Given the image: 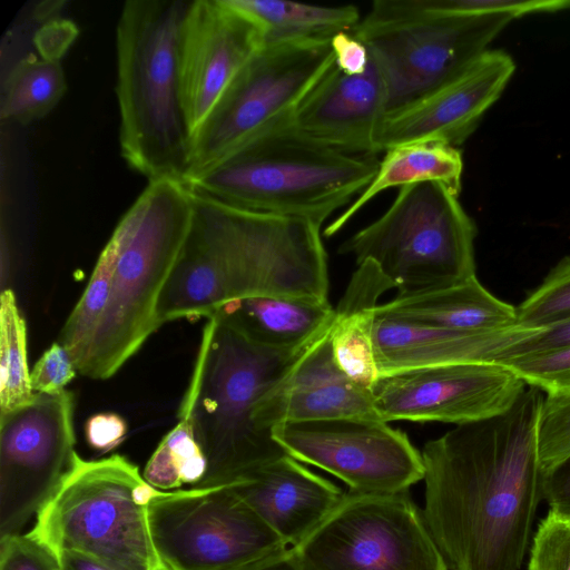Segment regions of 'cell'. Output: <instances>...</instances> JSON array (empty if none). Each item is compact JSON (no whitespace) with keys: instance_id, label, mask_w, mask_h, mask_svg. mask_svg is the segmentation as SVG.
<instances>
[{"instance_id":"603a6c76","label":"cell","mask_w":570,"mask_h":570,"mask_svg":"<svg viewBox=\"0 0 570 570\" xmlns=\"http://www.w3.org/2000/svg\"><path fill=\"white\" fill-rule=\"evenodd\" d=\"M420 324L462 332H487L517 325V309L492 295L476 276L451 286L396 295L376 307Z\"/></svg>"},{"instance_id":"4dcf8cb0","label":"cell","mask_w":570,"mask_h":570,"mask_svg":"<svg viewBox=\"0 0 570 570\" xmlns=\"http://www.w3.org/2000/svg\"><path fill=\"white\" fill-rule=\"evenodd\" d=\"M517 324L547 327L570 318V256L562 258L518 306Z\"/></svg>"},{"instance_id":"1f68e13d","label":"cell","mask_w":570,"mask_h":570,"mask_svg":"<svg viewBox=\"0 0 570 570\" xmlns=\"http://www.w3.org/2000/svg\"><path fill=\"white\" fill-rule=\"evenodd\" d=\"M537 445L541 471L570 455V392L543 396L538 419Z\"/></svg>"},{"instance_id":"d6a6232c","label":"cell","mask_w":570,"mask_h":570,"mask_svg":"<svg viewBox=\"0 0 570 570\" xmlns=\"http://www.w3.org/2000/svg\"><path fill=\"white\" fill-rule=\"evenodd\" d=\"M528 570H570V518L549 511L540 521Z\"/></svg>"},{"instance_id":"7402d4cb","label":"cell","mask_w":570,"mask_h":570,"mask_svg":"<svg viewBox=\"0 0 570 570\" xmlns=\"http://www.w3.org/2000/svg\"><path fill=\"white\" fill-rule=\"evenodd\" d=\"M214 314L261 346L299 351L312 345L330 328L335 307L328 299L262 295L230 301Z\"/></svg>"},{"instance_id":"d6986e66","label":"cell","mask_w":570,"mask_h":570,"mask_svg":"<svg viewBox=\"0 0 570 570\" xmlns=\"http://www.w3.org/2000/svg\"><path fill=\"white\" fill-rule=\"evenodd\" d=\"M230 487L289 548L317 528L345 494L291 455L258 468Z\"/></svg>"},{"instance_id":"9a60e30c","label":"cell","mask_w":570,"mask_h":570,"mask_svg":"<svg viewBox=\"0 0 570 570\" xmlns=\"http://www.w3.org/2000/svg\"><path fill=\"white\" fill-rule=\"evenodd\" d=\"M262 46L257 27L229 0L189 1L181 27L180 79L193 137Z\"/></svg>"},{"instance_id":"d4e9b609","label":"cell","mask_w":570,"mask_h":570,"mask_svg":"<svg viewBox=\"0 0 570 570\" xmlns=\"http://www.w3.org/2000/svg\"><path fill=\"white\" fill-rule=\"evenodd\" d=\"M463 159L458 147L435 141L405 142L384 151L370 185L324 229V236L337 234L367 203L382 191L413 184L436 181L459 196Z\"/></svg>"},{"instance_id":"ab89813d","label":"cell","mask_w":570,"mask_h":570,"mask_svg":"<svg viewBox=\"0 0 570 570\" xmlns=\"http://www.w3.org/2000/svg\"><path fill=\"white\" fill-rule=\"evenodd\" d=\"M542 499L550 512L570 518V455L542 471Z\"/></svg>"},{"instance_id":"b9f144b4","label":"cell","mask_w":570,"mask_h":570,"mask_svg":"<svg viewBox=\"0 0 570 570\" xmlns=\"http://www.w3.org/2000/svg\"><path fill=\"white\" fill-rule=\"evenodd\" d=\"M77 33L78 30L71 21H48L35 35V43L39 56L50 60H60Z\"/></svg>"},{"instance_id":"2e32d148","label":"cell","mask_w":570,"mask_h":570,"mask_svg":"<svg viewBox=\"0 0 570 570\" xmlns=\"http://www.w3.org/2000/svg\"><path fill=\"white\" fill-rule=\"evenodd\" d=\"M514 70L509 53L489 49L452 81L387 116L379 135L377 154L421 140L460 146L499 99Z\"/></svg>"},{"instance_id":"6da1fadb","label":"cell","mask_w":570,"mask_h":570,"mask_svg":"<svg viewBox=\"0 0 570 570\" xmlns=\"http://www.w3.org/2000/svg\"><path fill=\"white\" fill-rule=\"evenodd\" d=\"M542 391L425 443L423 519L448 570H520L542 499Z\"/></svg>"},{"instance_id":"ba28073f","label":"cell","mask_w":570,"mask_h":570,"mask_svg":"<svg viewBox=\"0 0 570 570\" xmlns=\"http://www.w3.org/2000/svg\"><path fill=\"white\" fill-rule=\"evenodd\" d=\"M444 185L401 187L390 207L338 248L357 265L373 262L399 295L451 286L475 276L476 227Z\"/></svg>"},{"instance_id":"836d02e7","label":"cell","mask_w":570,"mask_h":570,"mask_svg":"<svg viewBox=\"0 0 570 570\" xmlns=\"http://www.w3.org/2000/svg\"><path fill=\"white\" fill-rule=\"evenodd\" d=\"M523 382L546 394L570 392V348L508 361L503 364Z\"/></svg>"},{"instance_id":"e575fe53","label":"cell","mask_w":570,"mask_h":570,"mask_svg":"<svg viewBox=\"0 0 570 570\" xmlns=\"http://www.w3.org/2000/svg\"><path fill=\"white\" fill-rule=\"evenodd\" d=\"M0 570H61L58 554L28 533L0 537Z\"/></svg>"},{"instance_id":"ac0fdd59","label":"cell","mask_w":570,"mask_h":570,"mask_svg":"<svg viewBox=\"0 0 570 570\" xmlns=\"http://www.w3.org/2000/svg\"><path fill=\"white\" fill-rule=\"evenodd\" d=\"M330 331L331 326L261 400L254 415L259 429L272 431L286 422L379 417L370 391L353 383L337 366Z\"/></svg>"},{"instance_id":"7c38bea8","label":"cell","mask_w":570,"mask_h":570,"mask_svg":"<svg viewBox=\"0 0 570 570\" xmlns=\"http://www.w3.org/2000/svg\"><path fill=\"white\" fill-rule=\"evenodd\" d=\"M75 397L69 390L36 393L0 413V537L20 533L71 471Z\"/></svg>"},{"instance_id":"4316f807","label":"cell","mask_w":570,"mask_h":570,"mask_svg":"<svg viewBox=\"0 0 570 570\" xmlns=\"http://www.w3.org/2000/svg\"><path fill=\"white\" fill-rule=\"evenodd\" d=\"M67 90L60 60L30 53L20 58L1 85L2 121L29 124L48 115Z\"/></svg>"},{"instance_id":"cb8c5ba5","label":"cell","mask_w":570,"mask_h":570,"mask_svg":"<svg viewBox=\"0 0 570 570\" xmlns=\"http://www.w3.org/2000/svg\"><path fill=\"white\" fill-rule=\"evenodd\" d=\"M393 288L371 261L357 265L335 307L331 344L340 370L356 385L368 390L379 377L373 345V325L379 297Z\"/></svg>"},{"instance_id":"52a82bcc","label":"cell","mask_w":570,"mask_h":570,"mask_svg":"<svg viewBox=\"0 0 570 570\" xmlns=\"http://www.w3.org/2000/svg\"><path fill=\"white\" fill-rule=\"evenodd\" d=\"M517 18L448 12L428 0H376L352 32L381 71L390 116L462 75Z\"/></svg>"},{"instance_id":"8fae6325","label":"cell","mask_w":570,"mask_h":570,"mask_svg":"<svg viewBox=\"0 0 570 570\" xmlns=\"http://www.w3.org/2000/svg\"><path fill=\"white\" fill-rule=\"evenodd\" d=\"M303 570H448L406 493H345L292 548Z\"/></svg>"},{"instance_id":"74e56055","label":"cell","mask_w":570,"mask_h":570,"mask_svg":"<svg viewBox=\"0 0 570 570\" xmlns=\"http://www.w3.org/2000/svg\"><path fill=\"white\" fill-rule=\"evenodd\" d=\"M77 372L69 352L60 343L55 342L31 370L32 390L46 394L61 392L75 379Z\"/></svg>"},{"instance_id":"d590c367","label":"cell","mask_w":570,"mask_h":570,"mask_svg":"<svg viewBox=\"0 0 570 570\" xmlns=\"http://www.w3.org/2000/svg\"><path fill=\"white\" fill-rule=\"evenodd\" d=\"M566 348H570V318L547 327L528 328L503 348L493 363L503 364L511 360L550 354Z\"/></svg>"},{"instance_id":"f1b7e54d","label":"cell","mask_w":570,"mask_h":570,"mask_svg":"<svg viewBox=\"0 0 570 570\" xmlns=\"http://www.w3.org/2000/svg\"><path fill=\"white\" fill-rule=\"evenodd\" d=\"M115 254L107 243L102 248L90 279L58 336L71 355L77 371L85 362L95 335L106 314L112 284Z\"/></svg>"},{"instance_id":"60d3db41","label":"cell","mask_w":570,"mask_h":570,"mask_svg":"<svg viewBox=\"0 0 570 570\" xmlns=\"http://www.w3.org/2000/svg\"><path fill=\"white\" fill-rule=\"evenodd\" d=\"M334 63L342 72L363 73L371 60L367 47L352 32L341 31L331 39Z\"/></svg>"},{"instance_id":"e0dca14e","label":"cell","mask_w":570,"mask_h":570,"mask_svg":"<svg viewBox=\"0 0 570 570\" xmlns=\"http://www.w3.org/2000/svg\"><path fill=\"white\" fill-rule=\"evenodd\" d=\"M386 117L385 82L371 58L366 70L355 76L342 72L334 63L295 109L291 124L328 147L376 155Z\"/></svg>"},{"instance_id":"484cf974","label":"cell","mask_w":570,"mask_h":570,"mask_svg":"<svg viewBox=\"0 0 570 570\" xmlns=\"http://www.w3.org/2000/svg\"><path fill=\"white\" fill-rule=\"evenodd\" d=\"M257 27L263 45L331 40L360 22L357 7L315 6L282 0H229Z\"/></svg>"},{"instance_id":"f35d334b","label":"cell","mask_w":570,"mask_h":570,"mask_svg":"<svg viewBox=\"0 0 570 570\" xmlns=\"http://www.w3.org/2000/svg\"><path fill=\"white\" fill-rule=\"evenodd\" d=\"M127 433L126 421L117 413H98L85 425L86 440L91 449L106 453L117 448Z\"/></svg>"},{"instance_id":"277c9868","label":"cell","mask_w":570,"mask_h":570,"mask_svg":"<svg viewBox=\"0 0 570 570\" xmlns=\"http://www.w3.org/2000/svg\"><path fill=\"white\" fill-rule=\"evenodd\" d=\"M375 155L341 151L283 119L189 177L196 194L250 212L318 227L347 207L379 169Z\"/></svg>"},{"instance_id":"3957f363","label":"cell","mask_w":570,"mask_h":570,"mask_svg":"<svg viewBox=\"0 0 570 570\" xmlns=\"http://www.w3.org/2000/svg\"><path fill=\"white\" fill-rule=\"evenodd\" d=\"M189 0H128L116 29L120 154L148 181L189 173L193 134L180 79Z\"/></svg>"},{"instance_id":"8992f818","label":"cell","mask_w":570,"mask_h":570,"mask_svg":"<svg viewBox=\"0 0 570 570\" xmlns=\"http://www.w3.org/2000/svg\"><path fill=\"white\" fill-rule=\"evenodd\" d=\"M157 491L122 455L78 454L29 532L56 553L77 552L109 570H164L148 520Z\"/></svg>"},{"instance_id":"83f0119b","label":"cell","mask_w":570,"mask_h":570,"mask_svg":"<svg viewBox=\"0 0 570 570\" xmlns=\"http://www.w3.org/2000/svg\"><path fill=\"white\" fill-rule=\"evenodd\" d=\"M27 345L26 321L14 293L7 288L0 298V413L23 406L35 397Z\"/></svg>"},{"instance_id":"44dd1931","label":"cell","mask_w":570,"mask_h":570,"mask_svg":"<svg viewBox=\"0 0 570 570\" xmlns=\"http://www.w3.org/2000/svg\"><path fill=\"white\" fill-rule=\"evenodd\" d=\"M190 229L159 297L160 326L180 318H208L229 301L225 272L203 198L194 193Z\"/></svg>"},{"instance_id":"f546056e","label":"cell","mask_w":570,"mask_h":570,"mask_svg":"<svg viewBox=\"0 0 570 570\" xmlns=\"http://www.w3.org/2000/svg\"><path fill=\"white\" fill-rule=\"evenodd\" d=\"M178 423L163 438L142 472L154 488L170 491L183 484L195 487L204 478L206 458L187 414L178 413Z\"/></svg>"},{"instance_id":"30bf717a","label":"cell","mask_w":570,"mask_h":570,"mask_svg":"<svg viewBox=\"0 0 570 570\" xmlns=\"http://www.w3.org/2000/svg\"><path fill=\"white\" fill-rule=\"evenodd\" d=\"M148 520L164 570H228L289 548L230 485L158 490Z\"/></svg>"},{"instance_id":"9c48e42d","label":"cell","mask_w":570,"mask_h":570,"mask_svg":"<svg viewBox=\"0 0 570 570\" xmlns=\"http://www.w3.org/2000/svg\"><path fill=\"white\" fill-rule=\"evenodd\" d=\"M333 65L331 40L263 45L195 132L185 181L242 142L292 117Z\"/></svg>"},{"instance_id":"7a4b0ae2","label":"cell","mask_w":570,"mask_h":570,"mask_svg":"<svg viewBox=\"0 0 570 570\" xmlns=\"http://www.w3.org/2000/svg\"><path fill=\"white\" fill-rule=\"evenodd\" d=\"M312 345L299 351L267 348L219 315L207 318L179 409L189 416L207 462L204 478L194 488L234 484L288 455L272 431L257 426L254 415L261 400Z\"/></svg>"},{"instance_id":"7bdbcfd3","label":"cell","mask_w":570,"mask_h":570,"mask_svg":"<svg viewBox=\"0 0 570 570\" xmlns=\"http://www.w3.org/2000/svg\"><path fill=\"white\" fill-rule=\"evenodd\" d=\"M228 570H303L292 548L277 554Z\"/></svg>"},{"instance_id":"ee69618b","label":"cell","mask_w":570,"mask_h":570,"mask_svg":"<svg viewBox=\"0 0 570 570\" xmlns=\"http://www.w3.org/2000/svg\"><path fill=\"white\" fill-rule=\"evenodd\" d=\"M58 554L61 570H109L95 560L72 551H61Z\"/></svg>"},{"instance_id":"5b68a950","label":"cell","mask_w":570,"mask_h":570,"mask_svg":"<svg viewBox=\"0 0 570 570\" xmlns=\"http://www.w3.org/2000/svg\"><path fill=\"white\" fill-rule=\"evenodd\" d=\"M194 195L181 180L148 181L115 227L109 304L78 373L92 380L116 374L159 327L157 307L186 240Z\"/></svg>"},{"instance_id":"8d00e7d4","label":"cell","mask_w":570,"mask_h":570,"mask_svg":"<svg viewBox=\"0 0 570 570\" xmlns=\"http://www.w3.org/2000/svg\"><path fill=\"white\" fill-rule=\"evenodd\" d=\"M438 10L456 13L509 12L518 18L530 13L570 9V0H428Z\"/></svg>"},{"instance_id":"ffe728a7","label":"cell","mask_w":570,"mask_h":570,"mask_svg":"<svg viewBox=\"0 0 570 570\" xmlns=\"http://www.w3.org/2000/svg\"><path fill=\"white\" fill-rule=\"evenodd\" d=\"M525 327L462 332L376 313L373 345L379 376L392 372L469 362H494Z\"/></svg>"},{"instance_id":"4fadbf2b","label":"cell","mask_w":570,"mask_h":570,"mask_svg":"<svg viewBox=\"0 0 570 570\" xmlns=\"http://www.w3.org/2000/svg\"><path fill=\"white\" fill-rule=\"evenodd\" d=\"M272 432L288 455L333 474L350 492L406 493L424 478L421 452L379 417L286 422Z\"/></svg>"},{"instance_id":"5bb4252c","label":"cell","mask_w":570,"mask_h":570,"mask_svg":"<svg viewBox=\"0 0 570 570\" xmlns=\"http://www.w3.org/2000/svg\"><path fill=\"white\" fill-rule=\"evenodd\" d=\"M525 385L503 365L469 362L383 374L370 393L377 416L387 423L406 420L461 425L508 411Z\"/></svg>"}]
</instances>
